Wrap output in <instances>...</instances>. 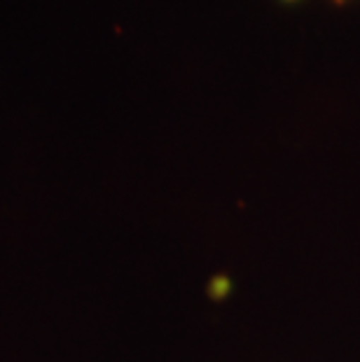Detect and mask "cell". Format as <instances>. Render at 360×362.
I'll return each mask as SVG.
<instances>
[{
	"instance_id": "1",
	"label": "cell",
	"mask_w": 360,
	"mask_h": 362,
	"mask_svg": "<svg viewBox=\"0 0 360 362\" xmlns=\"http://www.w3.org/2000/svg\"><path fill=\"white\" fill-rule=\"evenodd\" d=\"M281 3H286V5H295V3H300V0H281ZM335 5H347L351 3V0H332Z\"/></svg>"
}]
</instances>
